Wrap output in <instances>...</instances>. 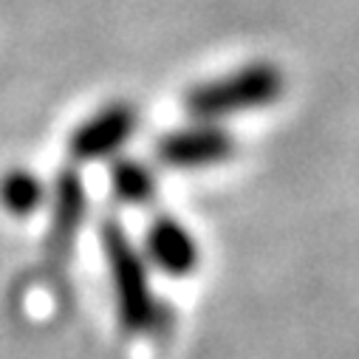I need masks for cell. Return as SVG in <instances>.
<instances>
[{
    "label": "cell",
    "instance_id": "cell-5",
    "mask_svg": "<svg viewBox=\"0 0 359 359\" xmlns=\"http://www.w3.org/2000/svg\"><path fill=\"white\" fill-rule=\"evenodd\" d=\"M235 136L215 122H196L164 133L156 142V161L170 170H204L232 158Z\"/></svg>",
    "mask_w": 359,
    "mask_h": 359
},
{
    "label": "cell",
    "instance_id": "cell-1",
    "mask_svg": "<svg viewBox=\"0 0 359 359\" xmlns=\"http://www.w3.org/2000/svg\"><path fill=\"white\" fill-rule=\"evenodd\" d=\"M100 243L111 275L122 331L136 339L164 337L172 325V314L150 283L144 252L130 241L128 229L116 218H105L100 224Z\"/></svg>",
    "mask_w": 359,
    "mask_h": 359
},
{
    "label": "cell",
    "instance_id": "cell-8",
    "mask_svg": "<svg viewBox=\"0 0 359 359\" xmlns=\"http://www.w3.org/2000/svg\"><path fill=\"white\" fill-rule=\"evenodd\" d=\"M46 198H48V187L32 170L15 167L0 178V204L9 210V215L29 218L46 204Z\"/></svg>",
    "mask_w": 359,
    "mask_h": 359
},
{
    "label": "cell",
    "instance_id": "cell-3",
    "mask_svg": "<svg viewBox=\"0 0 359 359\" xmlns=\"http://www.w3.org/2000/svg\"><path fill=\"white\" fill-rule=\"evenodd\" d=\"M48 210V229L43 241V278L48 283H65L79 229L88 218V193L76 167H65L57 172Z\"/></svg>",
    "mask_w": 359,
    "mask_h": 359
},
{
    "label": "cell",
    "instance_id": "cell-2",
    "mask_svg": "<svg viewBox=\"0 0 359 359\" xmlns=\"http://www.w3.org/2000/svg\"><path fill=\"white\" fill-rule=\"evenodd\" d=\"M283 91H286L283 71L269 60H257L229 74L193 85L184 94V111L196 122H221L235 114L275 105L283 97Z\"/></svg>",
    "mask_w": 359,
    "mask_h": 359
},
{
    "label": "cell",
    "instance_id": "cell-7",
    "mask_svg": "<svg viewBox=\"0 0 359 359\" xmlns=\"http://www.w3.org/2000/svg\"><path fill=\"white\" fill-rule=\"evenodd\" d=\"M114 196L128 207H144L156 198V172L139 158H114L111 164Z\"/></svg>",
    "mask_w": 359,
    "mask_h": 359
},
{
    "label": "cell",
    "instance_id": "cell-4",
    "mask_svg": "<svg viewBox=\"0 0 359 359\" xmlns=\"http://www.w3.org/2000/svg\"><path fill=\"white\" fill-rule=\"evenodd\" d=\"M136 128H139L136 105L125 100H114L74 128L68 139V153L76 164L114 158L125 147V142L136 133Z\"/></svg>",
    "mask_w": 359,
    "mask_h": 359
},
{
    "label": "cell",
    "instance_id": "cell-6",
    "mask_svg": "<svg viewBox=\"0 0 359 359\" xmlns=\"http://www.w3.org/2000/svg\"><path fill=\"white\" fill-rule=\"evenodd\" d=\"M144 257L170 278H187L198 266V243L182 221L161 212L147 226Z\"/></svg>",
    "mask_w": 359,
    "mask_h": 359
}]
</instances>
